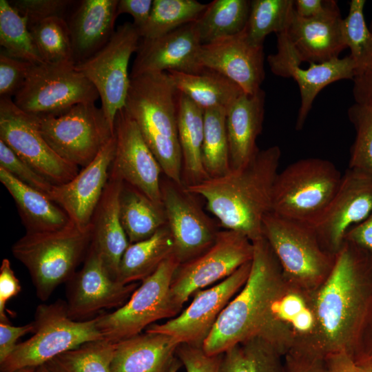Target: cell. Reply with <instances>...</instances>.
<instances>
[{"label": "cell", "instance_id": "cell-4", "mask_svg": "<svg viewBox=\"0 0 372 372\" xmlns=\"http://www.w3.org/2000/svg\"><path fill=\"white\" fill-rule=\"evenodd\" d=\"M178 92L167 72L130 79L125 108L136 123L163 173L183 185L178 130Z\"/></svg>", "mask_w": 372, "mask_h": 372}, {"label": "cell", "instance_id": "cell-61", "mask_svg": "<svg viewBox=\"0 0 372 372\" xmlns=\"http://www.w3.org/2000/svg\"><path fill=\"white\" fill-rule=\"evenodd\" d=\"M36 372H52V371H50L45 364H43L37 367Z\"/></svg>", "mask_w": 372, "mask_h": 372}, {"label": "cell", "instance_id": "cell-26", "mask_svg": "<svg viewBox=\"0 0 372 372\" xmlns=\"http://www.w3.org/2000/svg\"><path fill=\"white\" fill-rule=\"evenodd\" d=\"M340 10L319 17L304 18L295 10L286 32L302 63H321L339 58L347 48Z\"/></svg>", "mask_w": 372, "mask_h": 372}, {"label": "cell", "instance_id": "cell-19", "mask_svg": "<svg viewBox=\"0 0 372 372\" xmlns=\"http://www.w3.org/2000/svg\"><path fill=\"white\" fill-rule=\"evenodd\" d=\"M116 152L112 167L123 182L163 205L161 167L125 107L115 116Z\"/></svg>", "mask_w": 372, "mask_h": 372}, {"label": "cell", "instance_id": "cell-13", "mask_svg": "<svg viewBox=\"0 0 372 372\" xmlns=\"http://www.w3.org/2000/svg\"><path fill=\"white\" fill-rule=\"evenodd\" d=\"M141 39L132 22H125L102 49L75 65L96 89L101 107L113 129L116 113L125 107L130 83L129 61L137 52Z\"/></svg>", "mask_w": 372, "mask_h": 372}, {"label": "cell", "instance_id": "cell-53", "mask_svg": "<svg viewBox=\"0 0 372 372\" xmlns=\"http://www.w3.org/2000/svg\"><path fill=\"white\" fill-rule=\"evenodd\" d=\"M218 372H250L248 360L241 344L236 345L222 354Z\"/></svg>", "mask_w": 372, "mask_h": 372}, {"label": "cell", "instance_id": "cell-15", "mask_svg": "<svg viewBox=\"0 0 372 372\" xmlns=\"http://www.w3.org/2000/svg\"><path fill=\"white\" fill-rule=\"evenodd\" d=\"M251 267V261L216 285L198 291L181 313L163 324H153L145 331L171 335L180 344L202 347L224 308L245 285Z\"/></svg>", "mask_w": 372, "mask_h": 372}, {"label": "cell", "instance_id": "cell-48", "mask_svg": "<svg viewBox=\"0 0 372 372\" xmlns=\"http://www.w3.org/2000/svg\"><path fill=\"white\" fill-rule=\"evenodd\" d=\"M283 358L285 372H329L327 358L309 350L291 348Z\"/></svg>", "mask_w": 372, "mask_h": 372}, {"label": "cell", "instance_id": "cell-55", "mask_svg": "<svg viewBox=\"0 0 372 372\" xmlns=\"http://www.w3.org/2000/svg\"><path fill=\"white\" fill-rule=\"evenodd\" d=\"M351 358L356 365L372 368V321L362 334Z\"/></svg>", "mask_w": 372, "mask_h": 372}, {"label": "cell", "instance_id": "cell-16", "mask_svg": "<svg viewBox=\"0 0 372 372\" xmlns=\"http://www.w3.org/2000/svg\"><path fill=\"white\" fill-rule=\"evenodd\" d=\"M372 211V175L349 168L322 214L310 225L322 247L336 256L349 231Z\"/></svg>", "mask_w": 372, "mask_h": 372}, {"label": "cell", "instance_id": "cell-22", "mask_svg": "<svg viewBox=\"0 0 372 372\" xmlns=\"http://www.w3.org/2000/svg\"><path fill=\"white\" fill-rule=\"evenodd\" d=\"M201 46L195 22L156 39H142L130 73V79L171 70L200 73L205 69L199 61Z\"/></svg>", "mask_w": 372, "mask_h": 372}, {"label": "cell", "instance_id": "cell-27", "mask_svg": "<svg viewBox=\"0 0 372 372\" xmlns=\"http://www.w3.org/2000/svg\"><path fill=\"white\" fill-rule=\"evenodd\" d=\"M180 344L161 333H139L115 344L111 372H169Z\"/></svg>", "mask_w": 372, "mask_h": 372}, {"label": "cell", "instance_id": "cell-50", "mask_svg": "<svg viewBox=\"0 0 372 372\" xmlns=\"http://www.w3.org/2000/svg\"><path fill=\"white\" fill-rule=\"evenodd\" d=\"M33 321L23 326H12L10 323L0 322V364L3 363L13 352L23 335L33 333Z\"/></svg>", "mask_w": 372, "mask_h": 372}, {"label": "cell", "instance_id": "cell-5", "mask_svg": "<svg viewBox=\"0 0 372 372\" xmlns=\"http://www.w3.org/2000/svg\"><path fill=\"white\" fill-rule=\"evenodd\" d=\"M91 243V227L73 223L51 231L26 232L12 247V254L28 270L37 297L47 300L68 282L84 260Z\"/></svg>", "mask_w": 372, "mask_h": 372}, {"label": "cell", "instance_id": "cell-40", "mask_svg": "<svg viewBox=\"0 0 372 372\" xmlns=\"http://www.w3.org/2000/svg\"><path fill=\"white\" fill-rule=\"evenodd\" d=\"M365 0H351L342 20V33L355 64V77L372 72V31L364 17Z\"/></svg>", "mask_w": 372, "mask_h": 372}, {"label": "cell", "instance_id": "cell-18", "mask_svg": "<svg viewBox=\"0 0 372 372\" xmlns=\"http://www.w3.org/2000/svg\"><path fill=\"white\" fill-rule=\"evenodd\" d=\"M277 35V52L267 56L271 71L276 76L292 78L298 83L300 105L296 118V129L300 130L320 92L328 85L340 80H353L355 64L350 55L321 63H309L302 68L295 50L286 32Z\"/></svg>", "mask_w": 372, "mask_h": 372}, {"label": "cell", "instance_id": "cell-44", "mask_svg": "<svg viewBox=\"0 0 372 372\" xmlns=\"http://www.w3.org/2000/svg\"><path fill=\"white\" fill-rule=\"evenodd\" d=\"M11 6L30 26L43 19L57 17L67 19L76 1L72 0H12Z\"/></svg>", "mask_w": 372, "mask_h": 372}, {"label": "cell", "instance_id": "cell-20", "mask_svg": "<svg viewBox=\"0 0 372 372\" xmlns=\"http://www.w3.org/2000/svg\"><path fill=\"white\" fill-rule=\"evenodd\" d=\"M68 282V315L79 321L87 320L103 309L121 307L138 285L113 279L90 246L81 270Z\"/></svg>", "mask_w": 372, "mask_h": 372}, {"label": "cell", "instance_id": "cell-39", "mask_svg": "<svg viewBox=\"0 0 372 372\" xmlns=\"http://www.w3.org/2000/svg\"><path fill=\"white\" fill-rule=\"evenodd\" d=\"M115 344L104 339L89 342L57 355L45 365L52 372H111Z\"/></svg>", "mask_w": 372, "mask_h": 372}, {"label": "cell", "instance_id": "cell-36", "mask_svg": "<svg viewBox=\"0 0 372 372\" xmlns=\"http://www.w3.org/2000/svg\"><path fill=\"white\" fill-rule=\"evenodd\" d=\"M207 6L196 0H153L149 18L140 32L141 39H156L195 22Z\"/></svg>", "mask_w": 372, "mask_h": 372}, {"label": "cell", "instance_id": "cell-21", "mask_svg": "<svg viewBox=\"0 0 372 372\" xmlns=\"http://www.w3.org/2000/svg\"><path fill=\"white\" fill-rule=\"evenodd\" d=\"M115 152L114 134L91 163L71 180L54 185L49 194V198L65 211L71 222L81 229L91 227L92 217L109 178Z\"/></svg>", "mask_w": 372, "mask_h": 372}, {"label": "cell", "instance_id": "cell-24", "mask_svg": "<svg viewBox=\"0 0 372 372\" xmlns=\"http://www.w3.org/2000/svg\"><path fill=\"white\" fill-rule=\"evenodd\" d=\"M123 183L111 165L107 183L90 225V247L116 280L121 258L130 245L120 218L119 198Z\"/></svg>", "mask_w": 372, "mask_h": 372}, {"label": "cell", "instance_id": "cell-41", "mask_svg": "<svg viewBox=\"0 0 372 372\" xmlns=\"http://www.w3.org/2000/svg\"><path fill=\"white\" fill-rule=\"evenodd\" d=\"M28 28L45 63H74L70 32L65 19L50 17Z\"/></svg>", "mask_w": 372, "mask_h": 372}, {"label": "cell", "instance_id": "cell-9", "mask_svg": "<svg viewBox=\"0 0 372 372\" xmlns=\"http://www.w3.org/2000/svg\"><path fill=\"white\" fill-rule=\"evenodd\" d=\"M180 264L172 254L142 281L123 306L96 317L104 340L116 343L141 333L157 320L176 317L178 311L172 300L170 286Z\"/></svg>", "mask_w": 372, "mask_h": 372}, {"label": "cell", "instance_id": "cell-2", "mask_svg": "<svg viewBox=\"0 0 372 372\" xmlns=\"http://www.w3.org/2000/svg\"><path fill=\"white\" fill-rule=\"evenodd\" d=\"M254 255L245 285L218 316L202 344L210 355L254 338L271 343L284 356L292 347L293 334L273 313L275 302L290 288L280 265L262 236L253 242Z\"/></svg>", "mask_w": 372, "mask_h": 372}, {"label": "cell", "instance_id": "cell-57", "mask_svg": "<svg viewBox=\"0 0 372 372\" xmlns=\"http://www.w3.org/2000/svg\"><path fill=\"white\" fill-rule=\"evenodd\" d=\"M326 358L329 372H356L353 360L345 353L333 354Z\"/></svg>", "mask_w": 372, "mask_h": 372}, {"label": "cell", "instance_id": "cell-52", "mask_svg": "<svg viewBox=\"0 0 372 372\" xmlns=\"http://www.w3.org/2000/svg\"><path fill=\"white\" fill-rule=\"evenodd\" d=\"M296 13L304 18H314L326 16L339 11L338 3L333 0H296Z\"/></svg>", "mask_w": 372, "mask_h": 372}, {"label": "cell", "instance_id": "cell-45", "mask_svg": "<svg viewBox=\"0 0 372 372\" xmlns=\"http://www.w3.org/2000/svg\"><path fill=\"white\" fill-rule=\"evenodd\" d=\"M240 344L247 355L250 372H285L283 355L269 342L256 337Z\"/></svg>", "mask_w": 372, "mask_h": 372}, {"label": "cell", "instance_id": "cell-47", "mask_svg": "<svg viewBox=\"0 0 372 372\" xmlns=\"http://www.w3.org/2000/svg\"><path fill=\"white\" fill-rule=\"evenodd\" d=\"M222 354H207L201 346L180 344L176 355L187 372H218Z\"/></svg>", "mask_w": 372, "mask_h": 372}, {"label": "cell", "instance_id": "cell-43", "mask_svg": "<svg viewBox=\"0 0 372 372\" xmlns=\"http://www.w3.org/2000/svg\"><path fill=\"white\" fill-rule=\"evenodd\" d=\"M0 167L23 183L40 191L49 197L54 184L19 158L1 140H0Z\"/></svg>", "mask_w": 372, "mask_h": 372}, {"label": "cell", "instance_id": "cell-37", "mask_svg": "<svg viewBox=\"0 0 372 372\" xmlns=\"http://www.w3.org/2000/svg\"><path fill=\"white\" fill-rule=\"evenodd\" d=\"M294 12L293 0H252L247 23L244 30L247 39L263 45L266 37L286 32Z\"/></svg>", "mask_w": 372, "mask_h": 372}, {"label": "cell", "instance_id": "cell-29", "mask_svg": "<svg viewBox=\"0 0 372 372\" xmlns=\"http://www.w3.org/2000/svg\"><path fill=\"white\" fill-rule=\"evenodd\" d=\"M0 181L12 196L26 232H45L72 224L65 211L46 194L23 183L0 167Z\"/></svg>", "mask_w": 372, "mask_h": 372}, {"label": "cell", "instance_id": "cell-17", "mask_svg": "<svg viewBox=\"0 0 372 372\" xmlns=\"http://www.w3.org/2000/svg\"><path fill=\"white\" fill-rule=\"evenodd\" d=\"M161 192L174 254L180 263L187 262L207 251L219 231L184 185L167 178L161 182Z\"/></svg>", "mask_w": 372, "mask_h": 372}, {"label": "cell", "instance_id": "cell-7", "mask_svg": "<svg viewBox=\"0 0 372 372\" xmlns=\"http://www.w3.org/2000/svg\"><path fill=\"white\" fill-rule=\"evenodd\" d=\"M342 177L335 165L328 160H298L278 172L270 212L311 225L329 204Z\"/></svg>", "mask_w": 372, "mask_h": 372}, {"label": "cell", "instance_id": "cell-1", "mask_svg": "<svg viewBox=\"0 0 372 372\" xmlns=\"http://www.w3.org/2000/svg\"><path fill=\"white\" fill-rule=\"evenodd\" d=\"M305 295L315 326L308 337L291 348L324 358L342 353L351 356L372 321V257L344 240L327 279Z\"/></svg>", "mask_w": 372, "mask_h": 372}, {"label": "cell", "instance_id": "cell-12", "mask_svg": "<svg viewBox=\"0 0 372 372\" xmlns=\"http://www.w3.org/2000/svg\"><path fill=\"white\" fill-rule=\"evenodd\" d=\"M253 255L254 244L247 236L232 230L219 231L207 251L177 267L170 286L176 310L179 313L192 294L223 280L251 261Z\"/></svg>", "mask_w": 372, "mask_h": 372}, {"label": "cell", "instance_id": "cell-14", "mask_svg": "<svg viewBox=\"0 0 372 372\" xmlns=\"http://www.w3.org/2000/svg\"><path fill=\"white\" fill-rule=\"evenodd\" d=\"M0 140L54 185L65 183L79 172L45 140L38 116L21 110L11 97H0Z\"/></svg>", "mask_w": 372, "mask_h": 372}, {"label": "cell", "instance_id": "cell-59", "mask_svg": "<svg viewBox=\"0 0 372 372\" xmlns=\"http://www.w3.org/2000/svg\"><path fill=\"white\" fill-rule=\"evenodd\" d=\"M37 367H23L18 369H16L12 372H36Z\"/></svg>", "mask_w": 372, "mask_h": 372}, {"label": "cell", "instance_id": "cell-3", "mask_svg": "<svg viewBox=\"0 0 372 372\" xmlns=\"http://www.w3.org/2000/svg\"><path fill=\"white\" fill-rule=\"evenodd\" d=\"M280 157L277 145L259 149L243 167L185 188L205 199L207 209L220 226L254 242L262 237L263 220L271 209Z\"/></svg>", "mask_w": 372, "mask_h": 372}, {"label": "cell", "instance_id": "cell-58", "mask_svg": "<svg viewBox=\"0 0 372 372\" xmlns=\"http://www.w3.org/2000/svg\"><path fill=\"white\" fill-rule=\"evenodd\" d=\"M355 371L356 372H372V368L369 366H360V365L355 364Z\"/></svg>", "mask_w": 372, "mask_h": 372}, {"label": "cell", "instance_id": "cell-10", "mask_svg": "<svg viewBox=\"0 0 372 372\" xmlns=\"http://www.w3.org/2000/svg\"><path fill=\"white\" fill-rule=\"evenodd\" d=\"M37 116L49 145L78 167L91 163L114 136V129L95 103H81L57 114Z\"/></svg>", "mask_w": 372, "mask_h": 372}, {"label": "cell", "instance_id": "cell-62", "mask_svg": "<svg viewBox=\"0 0 372 372\" xmlns=\"http://www.w3.org/2000/svg\"><path fill=\"white\" fill-rule=\"evenodd\" d=\"M369 28H370V30L372 31V20H371V23H370Z\"/></svg>", "mask_w": 372, "mask_h": 372}, {"label": "cell", "instance_id": "cell-31", "mask_svg": "<svg viewBox=\"0 0 372 372\" xmlns=\"http://www.w3.org/2000/svg\"><path fill=\"white\" fill-rule=\"evenodd\" d=\"M176 90L203 110H228L244 92L234 81L209 69L198 74L168 71Z\"/></svg>", "mask_w": 372, "mask_h": 372}, {"label": "cell", "instance_id": "cell-8", "mask_svg": "<svg viewBox=\"0 0 372 372\" xmlns=\"http://www.w3.org/2000/svg\"><path fill=\"white\" fill-rule=\"evenodd\" d=\"M33 322L34 335L17 344L11 355L0 364L1 372L38 367L85 343L104 339L97 327L96 318L74 320L68 315L67 303L59 300L39 305Z\"/></svg>", "mask_w": 372, "mask_h": 372}, {"label": "cell", "instance_id": "cell-60", "mask_svg": "<svg viewBox=\"0 0 372 372\" xmlns=\"http://www.w3.org/2000/svg\"><path fill=\"white\" fill-rule=\"evenodd\" d=\"M181 365H182V363L180 362L179 359L177 358V360L174 362V365L171 368L169 372H177Z\"/></svg>", "mask_w": 372, "mask_h": 372}, {"label": "cell", "instance_id": "cell-56", "mask_svg": "<svg viewBox=\"0 0 372 372\" xmlns=\"http://www.w3.org/2000/svg\"><path fill=\"white\" fill-rule=\"evenodd\" d=\"M353 94L355 103L372 101V72L354 78Z\"/></svg>", "mask_w": 372, "mask_h": 372}, {"label": "cell", "instance_id": "cell-33", "mask_svg": "<svg viewBox=\"0 0 372 372\" xmlns=\"http://www.w3.org/2000/svg\"><path fill=\"white\" fill-rule=\"evenodd\" d=\"M119 211L130 244L149 238L167 225L163 205L125 182L120 194Z\"/></svg>", "mask_w": 372, "mask_h": 372}, {"label": "cell", "instance_id": "cell-49", "mask_svg": "<svg viewBox=\"0 0 372 372\" xmlns=\"http://www.w3.org/2000/svg\"><path fill=\"white\" fill-rule=\"evenodd\" d=\"M21 285L12 269L10 261L4 258L0 267V322L9 323L6 316V303L21 291Z\"/></svg>", "mask_w": 372, "mask_h": 372}, {"label": "cell", "instance_id": "cell-54", "mask_svg": "<svg viewBox=\"0 0 372 372\" xmlns=\"http://www.w3.org/2000/svg\"><path fill=\"white\" fill-rule=\"evenodd\" d=\"M344 240L353 243L372 257V211L364 221L349 231Z\"/></svg>", "mask_w": 372, "mask_h": 372}, {"label": "cell", "instance_id": "cell-32", "mask_svg": "<svg viewBox=\"0 0 372 372\" xmlns=\"http://www.w3.org/2000/svg\"><path fill=\"white\" fill-rule=\"evenodd\" d=\"M174 254V242L167 225L149 238L130 244L118 267L116 280L127 285L143 281Z\"/></svg>", "mask_w": 372, "mask_h": 372}, {"label": "cell", "instance_id": "cell-25", "mask_svg": "<svg viewBox=\"0 0 372 372\" xmlns=\"http://www.w3.org/2000/svg\"><path fill=\"white\" fill-rule=\"evenodd\" d=\"M118 0H81L67 20L73 60L79 64L102 49L115 32Z\"/></svg>", "mask_w": 372, "mask_h": 372}, {"label": "cell", "instance_id": "cell-6", "mask_svg": "<svg viewBox=\"0 0 372 372\" xmlns=\"http://www.w3.org/2000/svg\"><path fill=\"white\" fill-rule=\"evenodd\" d=\"M262 236L275 254L289 287L313 291L332 271L336 256L322 247L310 225L269 212L263 220Z\"/></svg>", "mask_w": 372, "mask_h": 372}, {"label": "cell", "instance_id": "cell-28", "mask_svg": "<svg viewBox=\"0 0 372 372\" xmlns=\"http://www.w3.org/2000/svg\"><path fill=\"white\" fill-rule=\"evenodd\" d=\"M265 93H243L227 110L226 125L231 169L247 164L259 151L256 140L262 130Z\"/></svg>", "mask_w": 372, "mask_h": 372}, {"label": "cell", "instance_id": "cell-34", "mask_svg": "<svg viewBox=\"0 0 372 372\" xmlns=\"http://www.w3.org/2000/svg\"><path fill=\"white\" fill-rule=\"evenodd\" d=\"M251 1L214 0L195 21L202 45L242 32L250 13Z\"/></svg>", "mask_w": 372, "mask_h": 372}, {"label": "cell", "instance_id": "cell-46", "mask_svg": "<svg viewBox=\"0 0 372 372\" xmlns=\"http://www.w3.org/2000/svg\"><path fill=\"white\" fill-rule=\"evenodd\" d=\"M32 64L10 56L3 51L0 54V96H14L23 85Z\"/></svg>", "mask_w": 372, "mask_h": 372}, {"label": "cell", "instance_id": "cell-11", "mask_svg": "<svg viewBox=\"0 0 372 372\" xmlns=\"http://www.w3.org/2000/svg\"><path fill=\"white\" fill-rule=\"evenodd\" d=\"M99 93L73 62L32 65L14 96L25 112L40 116L63 112L81 103H95Z\"/></svg>", "mask_w": 372, "mask_h": 372}, {"label": "cell", "instance_id": "cell-38", "mask_svg": "<svg viewBox=\"0 0 372 372\" xmlns=\"http://www.w3.org/2000/svg\"><path fill=\"white\" fill-rule=\"evenodd\" d=\"M0 44L10 56L33 65L45 63L35 45L27 20L7 0L0 1Z\"/></svg>", "mask_w": 372, "mask_h": 372}, {"label": "cell", "instance_id": "cell-23", "mask_svg": "<svg viewBox=\"0 0 372 372\" xmlns=\"http://www.w3.org/2000/svg\"><path fill=\"white\" fill-rule=\"evenodd\" d=\"M264 60L263 45L249 42L244 30L202 45L199 54L203 68L223 74L248 94L261 89L265 76Z\"/></svg>", "mask_w": 372, "mask_h": 372}, {"label": "cell", "instance_id": "cell-35", "mask_svg": "<svg viewBox=\"0 0 372 372\" xmlns=\"http://www.w3.org/2000/svg\"><path fill=\"white\" fill-rule=\"evenodd\" d=\"M227 110L224 108L204 110L203 164L209 178L223 176L231 169Z\"/></svg>", "mask_w": 372, "mask_h": 372}, {"label": "cell", "instance_id": "cell-30", "mask_svg": "<svg viewBox=\"0 0 372 372\" xmlns=\"http://www.w3.org/2000/svg\"><path fill=\"white\" fill-rule=\"evenodd\" d=\"M178 130L183 158V185L198 184L209 178L203 164L204 110L179 92Z\"/></svg>", "mask_w": 372, "mask_h": 372}, {"label": "cell", "instance_id": "cell-51", "mask_svg": "<svg viewBox=\"0 0 372 372\" xmlns=\"http://www.w3.org/2000/svg\"><path fill=\"white\" fill-rule=\"evenodd\" d=\"M152 6L153 0H118L117 14H130L132 23L140 32L147 23Z\"/></svg>", "mask_w": 372, "mask_h": 372}, {"label": "cell", "instance_id": "cell-42", "mask_svg": "<svg viewBox=\"0 0 372 372\" xmlns=\"http://www.w3.org/2000/svg\"><path fill=\"white\" fill-rule=\"evenodd\" d=\"M347 114L355 130L349 168L372 175V101L355 103Z\"/></svg>", "mask_w": 372, "mask_h": 372}]
</instances>
